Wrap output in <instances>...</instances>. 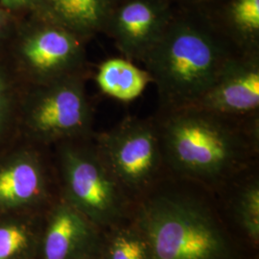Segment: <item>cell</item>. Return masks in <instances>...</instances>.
I'll list each match as a JSON object with an SVG mask.
<instances>
[{
    "label": "cell",
    "mask_w": 259,
    "mask_h": 259,
    "mask_svg": "<svg viewBox=\"0 0 259 259\" xmlns=\"http://www.w3.org/2000/svg\"><path fill=\"white\" fill-rule=\"evenodd\" d=\"M94 79L101 93L123 102L139 98L152 83L144 68L125 58H111L102 62L97 66Z\"/></svg>",
    "instance_id": "obj_14"
},
{
    "label": "cell",
    "mask_w": 259,
    "mask_h": 259,
    "mask_svg": "<svg viewBox=\"0 0 259 259\" xmlns=\"http://www.w3.org/2000/svg\"><path fill=\"white\" fill-rule=\"evenodd\" d=\"M46 0H0V6L19 18L45 14Z\"/></svg>",
    "instance_id": "obj_19"
},
{
    "label": "cell",
    "mask_w": 259,
    "mask_h": 259,
    "mask_svg": "<svg viewBox=\"0 0 259 259\" xmlns=\"http://www.w3.org/2000/svg\"><path fill=\"white\" fill-rule=\"evenodd\" d=\"M95 224L68 203L57 206L44 239L45 259H93L101 256L103 241Z\"/></svg>",
    "instance_id": "obj_10"
},
{
    "label": "cell",
    "mask_w": 259,
    "mask_h": 259,
    "mask_svg": "<svg viewBox=\"0 0 259 259\" xmlns=\"http://www.w3.org/2000/svg\"><path fill=\"white\" fill-rule=\"evenodd\" d=\"M177 7L204 10L216 0H170Z\"/></svg>",
    "instance_id": "obj_21"
},
{
    "label": "cell",
    "mask_w": 259,
    "mask_h": 259,
    "mask_svg": "<svg viewBox=\"0 0 259 259\" xmlns=\"http://www.w3.org/2000/svg\"><path fill=\"white\" fill-rule=\"evenodd\" d=\"M174 10L170 0H117L112 4L105 34L123 58L141 63L163 34Z\"/></svg>",
    "instance_id": "obj_8"
},
{
    "label": "cell",
    "mask_w": 259,
    "mask_h": 259,
    "mask_svg": "<svg viewBox=\"0 0 259 259\" xmlns=\"http://www.w3.org/2000/svg\"><path fill=\"white\" fill-rule=\"evenodd\" d=\"M93 259H102V258H101V256H100V257H96V258H93Z\"/></svg>",
    "instance_id": "obj_23"
},
{
    "label": "cell",
    "mask_w": 259,
    "mask_h": 259,
    "mask_svg": "<svg viewBox=\"0 0 259 259\" xmlns=\"http://www.w3.org/2000/svg\"><path fill=\"white\" fill-rule=\"evenodd\" d=\"M154 116L167 171L179 179L228 185L250 169L258 154L259 114L231 116L191 105Z\"/></svg>",
    "instance_id": "obj_1"
},
{
    "label": "cell",
    "mask_w": 259,
    "mask_h": 259,
    "mask_svg": "<svg viewBox=\"0 0 259 259\" xmlns=\"http://www.w3.org/2000/svg\"><path fill=\"white\" fill-rule=\"evenodd\" d=\"M87 41L45 15L19 19L0 58L20 87L50 83L91 71Z\"/></svg>",
    "instance_id": "obj_5"
},
{
    "label": "cell",
    "mask_w": 259,
    "mask_h": 259,
    "mask_svg": "<svg viewBox=\"0 0 259 259\" xmlns=\"http://www.w3.org/2000/svg\"><path fill=\"white\" fill-rule=\"evenodd\" d=\"M156 187L141 203L134 225L153 259H235L230 236L202 199L159 183Z\"/></svg>",
    "instance_id": "obj_3"
},
{
    "label": "cell",
    "mask_w": 259,
    "mask_h": 259,
    "mask_svg": "<svg viewBox=\"0 0 259 259\" xmlns=\"http://www.w3.org/2000/svg\"><path fill=\"white\" fill-rule=\"evenodd\" d=\"M93 143L123 191L149 192L167 171L155 116L128 115L113 128L95 133Z\"/></svg>",
    "instance_id": "obj_7"
},
{
    "label": "cell",
    "mask_w": 259,
    "mask_h": 259,
    "mask_svg": "<svg viewBox=\"0 0 259 259\" xmlns=\"http://www.w3.org/2000/svg\"><path fill=\"white\" fill-rule=\"evenodd\" d=\"M193 105L231 116L259 114V53L234 56Z\"/></svg>",
    "instance_id": "obj_9"
},
{
    "label": "cell",
    "mask_w": 259,
    "mask_h": 259,
    "mask_svg": "<svg viewBox=\"0 0 259 259\" xmlns=\"http://www.w3.org/2000/svg\"><path fill=\"white\" fill-rule=\"evenodd\" d=\"M112 4L111 0H46L44 15L89 42L105 34Z\"/></svg>",
    "instance_id": "obj_13"
},
{
    "label": "cell",
    "mask_w": 259,
    "mask_h": 259,
    "mask_svg": "<svg viewBox=\"0 0 259 259\" xmlns=\"http://www.w3.org/2000/svg\"><path fill=\"white\" fill-rule=\"evenodd\" d=\"M19 19L15 14L0 6V55L13 37Z\"/></svg>",
    "instance_id": "obj_20"
},
{
    "label": "cell",
    "mask_w": 259,
    "mask_h": 259,
    "mask_svg": "<svg viewBox=\"0 0 259 259\" xmlns=\"http://www.w3.org/2000/svg\"><path fill=\"white\" fill-rule=\"evenodd\" d=\"M20 85L0 58V146L16 134Z\"/></svg>",
    "instance_id": "obj_17"
},
{
    "label": "cell",
    "mask_w": 259,
    "mask_h": 259,
    "mask_svg": "<svg viewBox=\"0 0 259 259\" xmlns=\"http://www.w3.org/2000/svg\"><path fill=\"white\" fill-rule=\"evenodd\" d=\"M201 11L239 53H259V0H216Z\"/></svg>",
    "instance_id": "obj_12"
},
{
    "label": "cell",
    "mask_w": 259,
    "mask_h": 259,
    "mask_svg": "<svg viewBox=\"0 0 259 259\" xmlns=\"http://www.w3.org/2000/svg\"><path fill=\"white\" fill-rule=\"evenodd\" d=\"M111 229L103 241L101 258L153 259L147 241L135 226L117 225Z\"/></svg>",
    "instance_id": "obj_16"
},
{
    "label": "cell",
    "mask_w": 259,
    "mask_h": 259,
    "mask_svg": "<svg viewBox=\"0 0 259 259\" xmlns=\"http://www.w3.org/2000/svg\"><path fill=\"white\" fill-rule=\"evenodd\" d=\"M91 74L20 87L16 134L45 146L93 137L94 108L87 90Z\"/></svg>",
    "instance_id": "obj_4"
},
{
    "label": "cell",
    "mask_w": 259,
    "mask_h": 259,
    "mask_svg": "<svg viewBox=\"0 0 259 259\" xmlns=\"http://www.w3.org/2000/svg\"><path fill=\"white\" fill-rule=\"evenodd\" d=\"M111 1H112V3H114V2H116L117 0H111Z\"/></svg>",
    "instance_id": "obj_22"
},
{
    "label": "cell",
    "mask_w": 259,
    "mask_h": 259,
    "mask_svg": "<svg viewBox=\"0 0 259 259\" xmlns=\"http://www.w3.org/2000/svg\"><path fill=\"white\" fill-rule=\"evenodd\" d=\"M57 152L66 203L96 226L119 225L126 193L103 162L93 137L61 142Z\"/></svg>",
    "instance_id": "obj_6"
},
{
    "label": "cell",
    "mask_w": 259,
    "mask_h": 259,
    "mask_svg": "<svg viewBox=\"0 0 259 259\" xmlns=\"http://www.w3.org/2000/svg\"><path fill=\"white\" fill-rule=\"evenodd\" d=\"M27 231L18 225L0 226V259H14L29 246Z\"/></svg>",
    "instance_id": "obj_18"
},
{
    "label": "cell",
    "mask_w": 259,
    "mask_h": 259,
    "mask_svg": "<svg viewBox=\"0 0 259 259\" xmlns=\"http://www.w3.org/2000/svg\"><path fill=\"white\" fill-rule=\"evenodd\" d=\"M239 53L203 11L175 6L166 29L141 64L157 88V111L197 102Z\"/></svg>",
    "instance_id": "obj_2"
},
{
    "label": "cell",
    "mask_w": 259,
    "mask_h": 259,
    "mask_svg": "<svg viewBox=\"0 0 259 259\" xmlns=\"http://www.w3.org/2000/svg\"><path fill=\"white\" fill-rule=\"evenodd\" d=\"M0 158V205L31 204L47 194L48 172L35 143Z\"/></svg>",
    "instance_id": "obj_11"
},
{
    "label": "cell",
    "mask_w": 259,
    "mask_h": 259,
    "mask_svg": "<svg viewBox=\"0 0 259 259\" xmlns=\"http://www.w3.org/2000/svg\"><path fill=\"white\" fill-rule=\"evenodd\" d=\"M250 169L235 179L237 190L234 198V216L241 230L249 240L259 242V179L249 174Z\"/></svg>",
    "instance_id": "obj_15"
}]
</instances>
